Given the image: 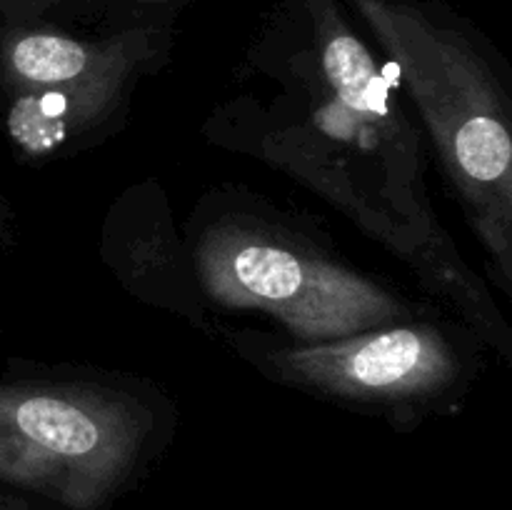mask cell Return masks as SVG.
Masks as SVG:
<instances>
[{"label":"cell","mask_w":512,"mask_h":510,"mask_svg":"<svg viewBox=\"0 0 512 510\" xmlns=\"http://www.w3.org/2000/svg\"><path fill=\"white\" fill-rule=\"evenodd\" d=\"M200 278L218 303L278 318L305 343H328L400 318V303L373 280L253 233L215 230L200 245Z\"/></svg>","instance_id":"obj_2"},{"label":"cell","mask_w":512,"mask_h":510,"mask_svg":"<svg viewBox=\"0 0 512 510\" xmlns=\"http://www.w3.org/2000/svg\"><path fill=\"white\" fill-rule=\"evenodd\" d=\"M410 90L470 225L510 283V108L468 38L410 0H350Z\"/></svg>","instance_id":"obj_1"},{"label":"cell","mask_w":512,"mask_h":510,"mask_svg":"<svg viewBox=\"0 0 512 510\" xmlns=\"http://www.w3.org/2000/svg\"><path fill=\"white\" fill-rule=\"evenodd\" d=\"M278 370L295 383L353 400L433 395L458 375L453 348L428 325H390L283 350Z\"/></svg>","instance_id":"obj_5"},{"label":"cell","mask_w":512,"mask_h":510,"mask_svg":"<svg viewBox=\"0 0 512 510\" xmlns=\"http://www.w3.org/2000/svg\"><path fill=\"white\" fill-rule=\"evenodd\" d=\"M148 43L140 33L85 43L58 33H20L3 45V70L15 90L8 130L30 153H45L78 133L130 73Z\"/></svg>","instance_id":"obj_4"},{"label":"cell","mask_w":512,"mask_h":510,"mask_svg":"<svg viewBox=\"0 0 512 510\" xmlns=\"http://www.w3.org/2000/svg\"><path fill=\"white\" fill-rule=\"evenodd\" d=\"M143 420L95 388H0V478L68 503H93L138 450Z\"/></svg>","instance_id":"obj_3"}]
</instances>
